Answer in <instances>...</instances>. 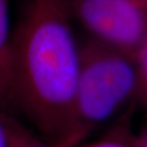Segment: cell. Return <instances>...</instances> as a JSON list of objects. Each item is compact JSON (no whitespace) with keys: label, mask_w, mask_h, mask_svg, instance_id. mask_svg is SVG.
<instances>
[{"label":"cell","mask_w":147,"mask_h":147,"mask_svg":"<svg viewBox=\"0 0 147 147\" xmlns=\"http://www.w3.org/2000/svg\"><path fill=\"white\" fill-rule=\"evenodd\" d=\"M71 0H26L12 26L9 49L12 110L58 143L74 133L81 42Z\"/></svg>","instance_id":"obj_1"},{"label":"cell","mask_w":147,"mask_h":147,"mask_svg":"<svg viewBox=\"0 0 147 147\" xmlns=\"http://www.w3.org/2000/svg\"><path fill=\"white\" fill-rule=\"evenodd\" d=\"M134 55L88 37L81 42V64L74 102V133L86 138L137 97Z\"/></svg>","instance_id":"obj_2"},{"label":"cell","mask_w":147,"mask_h":147,"mask_svg":"<svg viewBox=\"0 0 147 147\" xmlns=\"http://www.w3.org/2000/svg\"><path fill=\"white\" fill-rule=\"evenodd\" d=\"M88 37L131 55L147 39V0H71Z\"/></svg>","instance_id":"obj_3"},{"label":"cell","mask_w":147,"mask_h":147,"mask_svg":"<svg viewBox=\"0 0 147 147\" xmlns=\"http://www.w3.org/2000/svg\"><path fill=\"white\" fill-rule=\"evenodd\" d=\"M12 26L9 13V0H0V110L14 116L12 110L9 71V49Z\"/></svg>","instance_id":"obj_4"},{"label":"cell","mask_w":147,"mask_h":147,"mask_svg":"<svg viewBox=\"0 0 147 147\" xmlns=\"http://www.w3.org/2000/svg\"><path fill=\"white\" fill-rule=\"evenodd\" d=\"M33 137L13 115L0 110V147H22Z\"/></svg>","instance_id":"obj_5"},{"label":"cell","mask_w":147,"mask_h":147,"mask_svg":"<svg viewBox=\"0 0 147 147\" xmlns=\"http://www.w3.org/2000/svg\"><path fill=\"white\" fill-rule=\"evenodd\" d=\"M138 75V93L137 97L147 107V39L134 53Z\"/></svg>","instance_id":"obj_6"},{"label":"cell","mask_w":147,"mask_h":147,"mask_svg":"<svg viewBox=\"0 0 147 147\" xmlns=\"http://www.w3.org/2000/svg\"><path fill=\"white\" fill-rule=\"evenodd\" d=\"M84 147H137V143L132 141L124 127H118L102 138Z\"/></svg>","instance_id":"obj_7"},{"label":"cell","mask_w":147,"mask_h":147,"mask_svg":"<svg viewBox=\"0 0 147 147\" xmlns=\"http://www.w3.org/2000/svg\"><path fill=\"white\" fill-rule=\"evenodd\" d=\"M82 140L79 137H71L65 141L58 143H50L45 140H38L37 137H33L22 147H78Z\"/></svg>","instance_id":"obj_8"},{"label":"cell","mask_w":147,"mask_h":147,"mask_svg":"<svg viewBox=\"0 0 147 147\" xmlns=\"http://www.w3.org/2000/svg\"><path fill=\"white\" fill-rule=\"evenodd\" d=\"M137 147H147V136L137 143Z\"/></svg>","instance_id":"obj_9"}]
</instances>
